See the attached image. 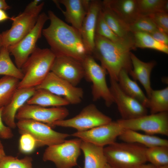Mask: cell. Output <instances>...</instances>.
<instances>
[{
	"label": "cell",
	"mask_w": 168,
	"mask_h": 168,
	"mask_svg": "<svg viewBox=\"0 0 168 168\" xmlns=\"http://www.w3.org/2000/svg\"><path fill=\"white\" fill-rule=\"evenodd\" d=\"M50 25L42 30V34L56 56H66L82 62L89 54L80 32L48 11Z\"/></svg>",
	"instance_id": "obj_1"
},
{
	"label": "cell",
	"mask_w": 168,
	"mask_h": 168,
	"mask_svg": "<svg viewBox=\"0 0 168 168\" xmlns=\"http://www.w3.org/2000/svg\"><path fill=\"white\" fill-rule=\"evenodd\" d=\"M135 49L132 44L114 42L96 35L91 55L100 61L110 79L118 82L121 70H124L129 74L132 70L131 51Z\"/></svg>",
	"instance_id": "obj_2"
},
{
	"label": "cell",
	"mask_w": 168,
	"mask_h": 168,
	"mask_svg": "<svg viewBox=\"0 0 168 168\" xmlns=\"http://www.w3.org/2000/svg\"><path fill=\"white\" fill-rule=\"evenodd\" d=\"M55 56L48 48L36 47L22 66L24 75L17 88L35 87L50 72Z\"/></svg>",
	"instance_id": "obj_3"
},
{
	"label": "cell",
	"mask_w": 168,
	"mask_h": 168,
	"mask_svg": "<svg viewBox=\"0 0 168 168\" xmlns=\"http://www.w3.org/2000/svg\"><path fill=\"white\" fill-rule=\"evenodd\" d=\"M147 147L137 143H114L104 147L107 163L114 168H136L147 161Z\"/></svg>",
	"instance_id": "obj_4"
},
{
	"label": "cell",
	"mask_w": 168,
	"mask_h": 168,
	"mask_svg": "<svg viewBox=\"0 0 168 168\" xmlns=\"http://www.w3.org/2000/svg\"><path fill=\"white\" fill-rule=\"evenodd\" d=\"M82 62L84 71V77L92 84L93 100L95 101L102 99L107 106H110L114 102L107 83L106 71L90 54H87Z\"/></svg>",
	"instance_id": "obj_5"
},
{
	"label": "cell",
	"mask_w": 168,
	"mask_h": 168,
	"mask_svg": "<svg viewBox=\"0 0 168 168\" xmlns=\"http://www.w3.org/2000/svg\"><path fill=\"white\" fill-rule=\"evenodd\" d=\"M44 4V2H41L35 9L23 11L16 16L12 17L11 28L0 34L2 46L7 48L25 36L34 27Z\"/></svg>",
	"instance_id": "obj_6"
},
{
	"label": "cell",
	"mask_w": 168,
	"mask_h": 168,
	"mask_svg": "<svg viewBox=\"0 0 168 168\" xmlns=\"http://www.w3.org/2000/svg\"><path fill=\"white\" fill-rule=\"evenodd\" d=\"M82 141L78 138L65 140L60 144L48 146L43 153V160L53 162L57 168H72L77 165Z\"/></svg>",
	"instance_id": "obj_7"
},
{
	"label": "cell",
	"mask_w": 168,
	"mask_h": 168,
	"mask_svg": "<svg viewBox=\"0 0 168 168\" xmlns=\"http://www.w3.org/2000/svg\"><path fill=\"white\" fill-rule=\"evenodd\" d=\"M19 133H27L35 140L37 147H48L60 144L70 136L53 130L49 125L31 119L18 120L16 123Z\"/></svg>",
	"instance_id": "obj_8"
},
{
	"label": "cell",
	"mask_w": 168,
	"mask_h": 168,
	"mask_svg": "<svg viewBox=\"0 0 168 168\" xmlns=\"http://www.w3.org/2000/svg\"><path fill=\"white\" fill-rule=\"evenodd\" d=\"M49 20L48 15L45 12L40 13L33 29L19 42L7 47L10 54L14 57L18 68H21L35 49L37 42L41 36L44 26Z\"/></svg>",
	"instance_id": "obj_9"
},
{
	"label": "cell",
	"mask_w": 168,
	"mask_h": 168,
	"mask_svg": "<svg viewBox=\"0 0 168 168\" xmlns=\"http://www.w3.org/2000/svg\"><path fill=\"white\" fill-rule=\"evenodd\" d=\"M112 121L110 117L100 111L95 105L91 104L84 107L77 115L71 118L54 122L53 126L74 128L77 131H87Z\"/></svg>",
	"instance_id": "obj_10"
},
{
	"label": "cell",
	"mask_w": 168,
	"mask_h": 168,
	"mask_svg": "<svg viewBox=\"0 0 168 168\" xmlns=\"http://www.w3.org/2000/svg\"><path fill=\"white\" fill-rule=\"evenodd\" d=\"M117 121L124 129L141 131L150 135L159 134L168 136V111Z\"/></svg>",
	"instance_id": "obj_11"
},
{
	"label": "cell",
	"mask_w": 168,
	"mask_h": 168,
	"mask_svg": "<svg viewBox=\"0 0 168 168\" xmlns=\"http://www.w3.org/2000/svg\"><path fill=\"white\" fill-rule=\"evenodd\" d=\"M69 114L68 110L63 107L47 108L26 103L18 110L15 119H33L51 127L54 122L65 119Z\"/></svg>",
	"instance_id": "obj_12"
},
{
	"label": "cell",
	"mask_w": 168,
	"mask_h": 168,
	"mask_svg": "<svg viewBox=\"0 0 168 168\" xmlns=\"http://www.w3.org/2000/svg\"><path fill=\"white\" fill-rule=\"evenodd\" d=\"M124 129L117 121H113L87 131H77L71 135L104 147L115 142Z\"/></svg>",
	"instance_id": "obj_13"
},
{
	"label": "cell",
	"mask_w": 168,
	"mask_h": 168,
	"mask_svg": "<svg viewBox=\"0 0 168 168\" xmlns=\"http://www.w3.org/2000/svg\"><path fill=\"white\" fill-rule=\"evenodd\" d=\"M36 89H44L66 100L69 104L80 103L83 97L84 91L81 87L75 86L50 72Z\"/></svg>",
	"instance_id": "obj_14"
},
{
	"label": "cell",
	"mask_w": 168,
	"mask_h": 168,
	"mask_svg": "<svg viewBox=\"0 0 168 168\" xmlns=\"http://www.w3.org/2000/svg\"><path fill=\"white\" fill-rule=\"evenodd\" d=\"M110 80V89L121 119H132L147 114V108L137 100L125 94L117 81Z\"/></svg>",
	"instance_id": "obj_15"
},
{
	"label": "cell",
	"mask_w": 168,
	"mask_h": 168,
	"mask_svg": "<svg viewBox=\"0 0 168 168\" xmlns=\"http://www.w3.org/2000/svg\"><path fill=\"white\" fill-rule=\"evenodd\" d=\"M50 72L75 86L84 76L82 62L66 56L55 57Z\"/></svg>",
	"instance_id": "obj_16"
},
{
	"label": "cell",
	"mask_w": 168,
	"mask_h": 168,
	"mask_svg": "<svg viewBox=\"0 0 168 168\" xmlns=\"http://www.w3.org/2000/svg\"><path fill=\"white\" fill-rule=\"evenodd\" d=\"M91 1L59 0L54 2L62 12L66 21L80 32Z\"/></svg>",
	"instance_id": "obj_17"
},
{
	"label": "cell",
	"mask_w": 168,
	"mask_h": 168,
	"mask_svg": "<svg viewBox=\"0 0 168 168\" xmlns=\"http://www.w3.org/2000/svg\"><path fill=\"white\" fill-rule=\"evenodd\" d=\"M102 6V1L97 0L91 1L80 32L88 54L91 55L95 45L97 19Z\"/></svg>",
	"instance_id": "obj_18"
},
{
	"label": "cell",
	"mask_w": 168,
	"mask_h": 168,
	"mask_svg": "<svg viewBox=\"0 0 168 168\" xmlns=\"http://www.w3.org/2000/svg\"><path fill=\"white\" fill-rule=\"evenodd\" d=\"M35 87L17 88L14 92L10 101L3 107L2 118L4 123L11 129L16 127L15 119L19 109L34 94Z\"/></svg>",
	"instance_id": "obj_19"
},
{
	"label": "cell",
	"mask_w": 168,
	"mask_h": 168,
	"mask_svg": "<svg viewBox=\"0 0 168 168\" xmlns=\"http://www.w3.org/2000/svg\"><path fill=\"white\" fill-rule=\"evenodd\" d=\"M102 3L112 10L128 26L141 15L138 10L137 0H104Z\"/></svg>",
	"instance_id": "obj_20"
},
{
	"label": "cell",
	"mask_w": 168,
	"mask_h": 168,
	"mask_svg": "<svg viewBox=\"0 0 168 168\" xmlns=\"http://www.w3.org/2000/svg\"><path fill=\"white\" fill-rule=\"evenodd\" d=\"M130 57L132 68L129 74L134 80L138 81L140 82L149 98L152 90L151 84V74L156 62L154 61L148 62H143L132 52Z\"/></svg>",
	"instance_id": "obj_21"
},
{
	"label": "cell",
	"mask_w": 168,
	"mask_h": 168,
	"mask_svg": "<svg viewBox=\"0 0 168 168\" xmlns=\"http://www.w3.org/2000/svg\"><path fill=\"white\" fill-rule=\"evenodd\" d=\"M101 12L107 24L118 37L134 43L133 34L130 32L127 24L112 10L102 3Z\"/></svg>",
	"instance_id": "obj_22"
},
{
	"label": "cell",
	"mask_w": 168,
	"mask_h": 168,
	"mask_svg": "<svg viewBox=\"0 0 168 168\" xmlns=\"http://www.w3.org/2000/svg\"><path fill=\"white\" fill-rule=\"evenodd\" d=\"M85 158L84 168H104L107 163L104 147L82 141L80 146Z\"/></svg>",
	"instance_id": "obj_23"
},
{
	"label": "cell",
	"mask_w": 168,
	"mask_h": 168,
	"mask_svg": "<svg viewBox=\"0 0 168 168\" xmlns=\"http://www.w3.org/2000/svg\"><path fill=\"white\" fill-rule=\"evenodd\" d=\"M118 137L124 142L137 143L147 148L159 146H168L167 139L130 129H124Z\"/></svg>",
	"instance_id": "obj_24"
},
{
	"label": "cell",
	"mask_w": 168,
	"mask_h": 168,
	"mask_svg": "<svg viewBox=\"0 0 168 168\" xmlns=\"http://www.w3.org/2000/svg\"><path fill=\"white\" fill-rule=\"evenodd\" d=\"M118 82L122 90L126 94L135 99L147 108L149 99L136 82L131 79L124 70L120 72Z\"/></svg>",
	"instance_id": "obj_25"
},
{
	"label": "cell",
	"mask_w": 168,
	"mask_h": 168,
	"mask_svg": "<svg viewBox=\"0 0 168 168\" xmlns=\"http://www.w3.org/2000/svg\"><path fill=\"white\" fill-rule=\"evenodd\" d=\"M26 103L45 107H62L70 104L64 98L44 89H36L34 94L28 100Z\"/></svg>",
	"instance_id": "obj_26"
},
{
	"label": "cell",
	"mask_w": 168,
	"mask_h": 168,
	"mask_svg": "<svg viewBox=\"0 0 168 168\" xmlns=\"http://www.w3.org/2000/svg\"><path fill=\"white\" fill-rule=\"evenodd\" d=\"M147 108L151 114L168 111V87L158 90H152L148 98Z\"/></svg>",
	"instance_id": "obj_27"
},
{
	"label": "cell",
	"mask_w": 168,
	"mask_h": 168,
	"mask_svg": "<svg viewBox=\"0 0 168 168\" xmlns=\"http://www.w3.org/2000/svg\"><path fill=\"white\" fill-rule=\"evenodd\" d=\"M0 75L12 77L21 80L24 76L21 69L13 63L7 47L2 46L0 52Z\"/></svg>",
	"instance_id": "obj_28"
},
{
	"label": "cell",
	"mask_w": 168,
	"mask_h": 168,
	"mask_svg": "<svg viewBox=\"0 0 168 168\" xmlns=\"http://www.w3.org/2000/svg\"><path fill=\"white\" fill-rule=\"evenodd\" d=\"M133 34L135 49L136 48L150 49L168 54V45L156 40L149 34L143 32Z\"/></svg>",
	"instance_id": "obj_29"
},
{
	"label": "cell",
	"mask_w": 168,
	"mask_h": 168,
	"mask_svg": "<svg viewBox=\"0 0 168 168\" xmlns=\"http://www.w3.org/2000/svg\"><path fill=\"white\" fill-rule=\"evenodd\" d=\"M20 81L17 78L9 76H5L0 78V109L9 103L18 88Z\"/></svg>",
	"instance_id": "obj_30"
},
{
	"label": "cell",
	"mask_w": 168,
	"mask_h": 168,
	"mask_svg": "<svg viewBox=\"0 0 168 168\" xmlns=\"http://www.w3.org/2000/svg\"><path fill=\"white\" fill-rule=\"evenodd\" d=\"M140 14L147 15L154 13H168L167 0H137Z\"/></svg>",
	"instance_id": "obj_31"
},
{
	"label": "cell",
	"mask_w": 168,
	"mask_h": 168,
	"mask_svg": "<svg viewBox=\"0 0 168 168\" xmlns=\"http://www.w3.org/2000/svg\"><path fill=\"white\" fill-rule=\"evenodd\" d=\"M145 156L147 161L156 167L168 165V146L147 148Z\"/></svg>",
	"instance_id": "obj_32"
},
{
	"label": "cell",
	"mask_w": 168,
	"mask_h": 168,
	"mask_svg": "<svg viewBox=\"0 0 168 168\" xmlns=\"http://www.w3.org/2000/svg\"><path fill=\"white\" fill-rule=\"evenodd\" d=\"M96 35L102 36L114 42L129 43L134 45L133 43L120 38L112 31L105 21L101 12V9L97 19Z\"/></svg>",
	"instance_id": "obj_33"
},
{
	"label": "cell",
	"mask_w": 168,
	"mask_h": 168,
	"mask_svg": "<svg viewBox=\"0 0 168 168\" xmlns=\"http://www.w3.org/2000/svg\"><path fill=\"white\" fill-rule=\"evenodd\" d=\"M128 27L132 33L143 32L150 34L158 29L149 16L142 15L133 23L129 25Z\"/></svg>",
	"instance_id": "obj_34"
},
{
	"label": "cell",
	"mask_w": 168,
	"mask_h": 168,
	"mask_svg": "<svg viewBox=\"0 0 168 168\" xmlns=\"http://www.w3.org/2000/svg\"><path fill=\"white\" fill-rule=\"evenodd\" d=\"M32 161V158L29 156L18 159L6 155L0 160V168H33Z\"/></svg>",
	"instance_id": "obj_35"
},
{
	"label": "cell",
	"mask_w": 168,
	"mask_h": 168,
	"mask_svg": "<svg viewBox=\"0 0 168 168\" xmlns=\"http://www.w3.org/2000/svg\"><path fill=\"white\" fill-rule=\"evenodd\" d=\"M146 16L152 20L158 30L168 34V13L159 12Z\"/></svg>",
	"instance_id": "obj_36"
},
{
	"label": "cell",
	"mask_w": 168,
	"mask_h": 168,
	"mask_svg": "<svg viewBox=\"0 0 168 168\" xmlns=\"http://www.w3.org/2000/svg\"><path fill=\"white\" fill-rule=\"evenodd\" d=\"M37 147L36 142L30 134L27 133L21 135L19 141L20 151L24 153H29L34 151Z\"/></svg>",
	"instance_id": "obj_37"
},
{
	"label": "cell",
	"mask_w": 168,
	"mask_h": 168,
	"mask_svg": "<svg viewBox=\"0 0 168 168\" xmlns=\"http://www.w3.org/2000/svg\"><path fill=\"white\" fill-rule=\"evenodd\" d=\"M3 108L0 109V138L4 139L12 138L14 136L12 129L4 124L2 118Z\"/></svg>",
	"instance_id": "obj_38"
},
{
	"label": "cell",
	"mask_w": 168,
	"mask_h": 168,
	"mask_svg": "<svg viewBox=\"0 0 168 168\" xmlns=\"http://www.w3.org/2000/svg\"><path fill=\"white\" fill-rule=\"evenodd\" d=\"M149 34L156 40L168 45L167 34L157 29Z\"/></svg>",
	"instance_id": "obj_39"
},
{
	"label": "cell",
	"mask_w": 168,
	"mask_h": 168,
	"mask_svg": "<svg viewBox=\"0 0 168 168\" xmlns=\"http://www.w3.org/2000/svg\"><path fill=\"white\" fill-rule=\"evenodd\" d=\"M40 0H34L30 2L26 7L24 12H29L36 9L41 2Z\"/></svg>",
	"instance_id": "obj_40"
},
{
	"label": "cell",
	"mask_w": 168,
	"mask_h": 168,
	"mask_svg": "<svg viewBox=\"0 0 168 168\" xmlns=\"http://www.w3.org/2000/svg\"><path fill=\"white\" fill-rule=\"evenodd\" d=\"M12 17H9L5 10L0 9V22L4 21L8 19L11 20Z\"/></svg>",
	"instance_id": "obj_41"
},
{
	"label": "cell",
	"mask_w": 168,
	"mask_h": 168,
	"mask_svg": "<svg viewBox=\"0 0 168 168\" xmlns=\"http://www.w3.org/2000/svg\"><path fill=\"white\" fill-rule=\"evenodd\" d=\"M10 8V6L8 5L5 0H0V9L5 11Z\"/></svg>",
	"instance_id": "obj_42"
},
{
	"label": "cell",
	"mask_w": 168,
	"mask_h": 168,
	"mask_svg": "<svg viewBox=\"0 0 168 168\" xmlns=\"http://www.w3.org/2000/svg\"><path fill=\"white\" fill-rule=\"evenodd\" d=\"M136 168H157V167L151 164H146L144 163L140 165Z\"/></svg>",
	"instance_id": "obj_43"
},
{
	"label": "cell",
	"mask_w": 168,
	"mask_h": 168,
	"mask_svg": "<svg viewBox=\"0 0 168 168\" xmlns=\"http://www.w3.org/2000/svg\"><path fill=\"white\" fill-rule=\"evenodd\" d=\"M6 155L3 146L0 147V160Z\"/></svg>",
	"instance_id": "obj_44"
},
{
	"label": "cell",
	"mask_w": 168,
	"mask_h": 168,
	"mask_svg": "<svg viewBox=\"0 0 168 168\" xmlns=\"http://www.w3.org/2000/svg\"><path fill=\"white\" fill-rule=\"evenodd\" d=\"M104 168H114L108 163H107Z\"/></svg>",
	"instance_id": "obj_45"
},
{
	"label": "cell",
	"mask_w": 168,
	"mask_h": 168,
	"mask_svg": "<svg viewBox=\"0 0 168 168\" xmlns=\"http://www.w3.org/2000/svg\"><path fill=\"white\" fill-rule=\"evenodd\" d=\"M157 168H168V165L160 166L157 167Z\"/></svg>",
	"instance_id": "obj_46"
},
{
	"label": "cell",
	"mask_w": 168,
	"mask_h": 168,
	"mask_svg": "<svg viewBox=\"0 0 168 168\" xmlns=\"http://www.w3.org/2000/svg\"><path fill=\"white\" fill-rule=\"evenodd\" d=\"M2 47V42H1V34H0V52Z\"/></svg>",
	"instance_id": "obj_47"
},
{
	"label": "cell",
	"mask_w": 168,
	"mask_h": 168,
	"mask_svg": "<svg viewBox=\"0 0 168 168\" xmlns=\"http://www.w3.org/2000/svg\"><path fill=\"white\" fill-rule=\"evenodd\" d=\"M3 145L0 140V147L3 146Z\"/></svg>",
	"instance_id": "obj_48"
}]
</instances>
